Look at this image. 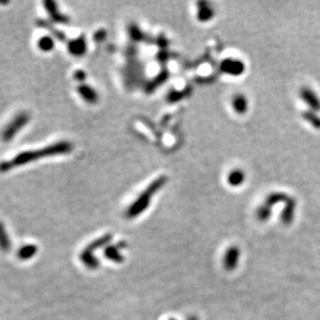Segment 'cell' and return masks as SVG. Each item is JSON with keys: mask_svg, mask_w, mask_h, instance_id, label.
I'll return each instance as SVG.
<instances>
[{"mask_svg": "<svg viewBox=\"0 0 320 320\" xmlns=\"http://www.w3.org/2000/svg\"><path fill=\"white\" fill-rule=\"evenodd\" d=\"M73 146L70 142L62 141L58 143H54L52 145L46 146L44 149L37 150V151H29V152H23L12 158L10 161L0 163V172H5L12 168L28 164L31 162H35L39 159H44L53 156H59L68 154L72 151Z\"/></svg>", "mask_w": 320, "mask_h": 320, "instance_id": "6da1fadb", "label": "cell"}, {"mask_svg": "<svg viewBox=\"0 0 320 320\" xmlns=\"http://www.w3.org/2000/svg\"><path fill=\"white\" fill-rule=\"evenodd\" d=\"M167 177L166 176H160L157 179H155L148 188H146L134 201V203L131 204L130 207L127 210V218L129 219H134L138 217L143 211L148 209V207L151 204L152 198L155 194L159 192V190L162 188V186L166 183Z\"/></svg>", "mask_w": 320, "mask_h": 320, "instance_id": "7a4b0ae2", "label": "cell"}, {"mask_svg": "<svg viewBox=\"0 0 320 320\" xmlns=\"http://www.w3.org/2000/svg\"><path fill=\"white\" fill-rule=\"evenodd\" d=\"M29 122V115L25 112L19 113L3 129L1 138L4 142L10 141Z\"/></svg>", "mask_w": 320, "mask_h": 320, "instance_id": "3957f363", "label": "cell"}, {"mask_svg": "<svg viewBox=\"0 0 320 320\" xmlns=\"http://www.w3.org/2000/svg\"><path fill=\"white\" fill-rule=\"evenodd\" d=\"M220 69L223 73L231 76H239L245 72V64L241 60L227 58L221 62Z\"/></svg>", "mask_w": 320, "mask_h": 320, "instance_id": "277c9868", "label": "cell"}, {"mask_svg": "<svg viewBox=\"0 0 320 320\" xmlns=\"http://www.w3.org/2000/svg\"><path fill=\"white\" fill-rule=\"evenodd\" d=\"M239 256H241V251H239V249L236 246H232L228 248V250L225 253L224 259H223L224 269L228 272L234 271L237 268Z\"/></svg>", "mask_w": 320, "mask_h": 320, "instance_id": "5b68a950", "label": "cell"}, {"mask_svg": "<svg viewBox=\"0 0 320 320\" xmlns=\"http://www.w3.org/2000/svg\"><path fill=\"white\" fill-rule=\"evenodd\" d=\"M301 97L304 100V102H306L309 105V107L313 110V112L320 110V100L315 95L314 91H312L310 88H307V87L302 88Z\"/></svg>", "mask_w": 320, "mask_h": 320, "instance_id": "8992f818", "label": "cell"}, {"mask_svg": "<svg viewBox=\"0 0 320 320\" xmlns=\"http://www.w3.org/2000/svg\"><path fill=\"white\" fill-rule=\"evenodd\" d=\"M296 200L293 198H289L288 201L286 202L285 208L282 211V216H281V221L284 225L288 226L291 224V222L295 219V210H296Z\"/></svg>", "mask_w": 320, "mask_h": 320, "instance_id": "52a82bcc", "label": "cell"}, {"mask_svg": "<svg viewBox=\"0 0 320 320\" xmlns=\"http://www.w3.org/2000/svg\"><path fill=\"white\" fill-rule=\"evenodd\" d=\"M198 14L197 18L200 22L209 21L215 14V10L207 3V2H199L198 3Z\"/></svg>", "mask_w": 320, "mask_h": 320, "instance_id": "ba28073f", "label": "cell"}, {"mask_svg": "<svg viewBox=\"0 0 320 320\" xmlns=\"http://www.w3.org/2000/svg\"><path fill=\"white\" fill-rule=\"evenodd\" d=\"M80 260H81L89 270H96L99 268L100 260L93 255V253H90L87 250H84L81 254H80Z\"/></svg>", "mask_w": 320, "mask_h": 320, "instance_id": "9c48e42d", "label": "cell"}, {"mask_svg": "<svg viewBox=\"0 0 320 320\" xmlns=\"http://www.w3.org/2000/svg\"><path fill=\"white\" fill-rule=\"evenodd\" d=\"M104 256L113 262L121 263L124 261V256L119 251L118 246H106L104 250Z\"/></svg>", "mask_w": 320, "mask_h": 320, "instance_id": "30bf717a", "label": "cell"}, {"mask_svg": "<svg viewBox=\"0 0 320 320\" xmlns=\"http://www.w3.org/2000/svg\"><path fill=\"white\" fill-rule=\"evenodd\" d=\"M69 50L73 55L76 56L84 54L86 50V43L84 37H80L78 39H75V41H72L69 45Z\"/></svg>", "mask_w": 320, "mask_h": 320, "instance_id": "8fae6325", "label": "cell"}, {"mask_svg": "<svg viewBox=\"0 0 320 320\" xmlns=\"http://www.w3.org/2000/svg\"><path fill=\"white\" fill-rule=\"evenodd\" d=\"M233 109L238 114H244L248 110V101L245 96L236 95L232 100Z\"/></svg>", "mask_w": 320, "mask_h": 320, "instance_id": "7c38bea8", "label": "cell"}, {"mask_svg": "<svg viewBox=\"0 0 320 320\" xmlns=\"http://www.w3.org/2000/svg\"><path fill=\"white\" fill-rule=\"evenodd\" d=\"M78 91L80 93V96H81L88 103L93 104L98 101L97 92L87 85H81L78 88Z\"/></svg>", "mask_w": 320, "mask_h": 320, "instance_id": "4fadbf2b", "label": "cell"}, {"mask_svg": "<svg viewBox=\"0 0 320 320\" xmlns=\"http://www.w3.org/2000/svg\"><path fill=\"white\" fill-rule=\"evenodd\" d=\"M245 178H246V176H245L244 171L239 170V169H235L229 173L227 180L230 185L238 186V185L243 184V182L245 181Z\"/></svg>", "mask_w": 320, "mask_h": 320, "instance_id": "5bb4252c", "label": "cell"}, {"mask_svg": "<svg viewBox=\"0 0 320 320\" xmlns=\"http://www.w3.org/2000/svg\"><path fill=\"white\" fill-rule=\"evenodd\" d=\"M289 196H287L286 194L284 193H273L271 195L268 196V198H266L265 200V205H268L272 208V206L276 205L277 203H280V202H284L286 203L288 200H289Z\"/></svg>", "mask_w": 320, "mask_h": 320, "instance_id": "9a60e30c", "label": "cell"}, {"mask_svg": "<svg viewBox=\"0 0 320 320\" xmlns=\"http://www.w3.org/2000/svg\"><path fill=\"white\" fill-rule=\"evenodd\" d=\"M10 247H11V243H10L9 236L4 228L3 224L0 222V250L6 253L10 250Z\"/></svg>", "mask_w": 320, "mask_h": 320, "instance_id": "2e32d148", "label": "cell"}, {"mask_svg": "<svg viewBox=\"0 0 320 320\" xmlns=\"http://www.w3.org/2000/svg\"><path fill=\"white\" fill-rule=\"evenodd\" d=\"M111 239H112V235H111V234H106V235H104V236L96 239L95 242L91 243L89 246H87L85 250L89 251L90 253H93L96 250H98V249H100V248H102V247H105V246L108 245V244L110 243Z\"/></svg>", "mask_w": 320, "mask_h": 320, "instance_id": "e0dca14e", "label": "cell"}, {"mask_svg": "<svg viewBox=\"0 0 320 320\" xmlns=\"http://www.w3.org/2000/svg\"><path fill=\"white\" fill-rule=\"evenodd\" d=\"M37 248L34 245H26L24 247H21L18 251V257L21 260H28L32 258L36 254Z\"/></svg>", "mask_w": 320, "mask_h": 320, "instance_id": "ac0fdd59", "label": "cell"}, {"mask_svg": "<svg viewBox=\"0 0 320 320\" xmlns=\"http://www.w3.org/2000/svg\"><path fill=\"white\" fill-rule=\"evenodd\" d=\"M45 5H46L48 12L51 15V17L55 21H57V22H64L65 21V18L58 11V9L56 8V4L54 2L47 1V2H45Z\"/></svg>", "mask_w": 320, "mask_h": 320, "instance_id": "d6986e66", "label": "cell"}, {"mask_svg": "<svg viewBox=\"0 0 320 320\" xmlns=\"http://www.w3.org/2000/svg\"><path fill=\"white\" fill-rule=\"evenodd\" d=\"M271 215H272V208L265 204L261 205L256 211V217L261 222L268 221L271 218Z\"/></svg>", "mask_w": 320, "mask_h": 320, "instance_id": "ffe728a7", "label": "cell"}, {"mask_svg": "<svg viewBox=\"0 0 320 320\" xmlns=\"http://www.w3.org/2000/svg\"><path fill=\"white\" fill-rule=\"evenodd\" d=\"M303 117L307 122L310 123L312 127L317 130H320V117L317 116L313 111H306L303 113Z\"/></svg>", "mask_w": 320, "mask_h": 320, "instance_id": "44dd1931", "label": "cell"}, {"mask_svg": "<svg viewBox=\"0 0 320 320\" xmlns=\"http://www.w3.org/2000/svg\"><path fill=\"white\" fill-rule=\"evenodd\" d=\"M54 47V42L49 36H44L38 41V48L43 51H51Z\"/></svg>", "mask_w": 320, "mask_h": 320, "instance_id": "7402d4cb", "label": "cell"}, {"mask_svg": "<svg viewBox=\"0 0 320 320\" xmlns=\"http://www.w3.org/2000/svg\"><path fill=\"white\" fill-rule=\"evenodd\" d=\"M188 320H198V318L196 316H191L188 318Z\"/></svg>", "mask_w": 320, "mask_h": 320, "instance_id": "603a6c76", "label": "cell"}, {"mask_svg": "<svg viewBox=\"0 0 320 320\" xmlns=\"http://www.w3.org/2000/svg\"><path fill=\"white\" fill-rule=\"evenodd\" d=\"M170 320H175V319H170Z\"/></svg>", "mask_w": 320, "mask_h": 320, "instance_id": "cb8c5ba5", "label": "cell"}]
</instances>
